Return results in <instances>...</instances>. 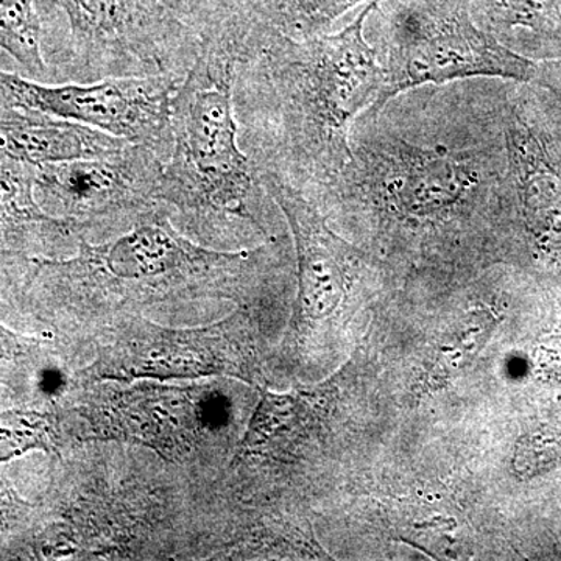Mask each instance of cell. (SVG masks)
Returning a JSON list of instances; mask_svg holds the SVG:
<instances>
[{
	"label": "cell",
	"mask_w": 561,
	"mask_h": 561,
	"mask_svg": "<svg viewBox=\"0 0 561 561\" xmlns=\"http://www.w3.org/2000/svg\"><path fill=\"white\" fill-rule=\"evenodd\" d=\"M479 27L531 61H561V0H472Z\"/></svg>",
	"instance_id": "ba28073f"
},
{
	"label": "cell",
	"mask_w": 561,
	"mask_h": 561,
	"mask_svg": "<svg viewBox=\"0 0 561 561\" xmlns=\"http://www.w3.org/2000/svg\"><path fill=\"white\" fill-rule=\"evenodd\" d=\"M367 27L383 84L378 110L402 92L430 84L493 79L534 83L540 65L479 27L472 0H376ZM367 111V110H365Z\"/></svg>",
	"instance_id": "3957f363"
},
{
	"label": "cell",
	"mask_w": 561,
	"mask_h": 561,
	"mask_svg": "<svg viewBox=\"0 0 561 561\" xmlns=\"http://www.w3.org/2000/svg\"><path fill=\"white\" fill-rule=\"evenodd\" d=\"M164 5L205 46L232 43L257 21L245 11V0H162Z\"/></svg>",
	"instance_id": "7c38bea8"
},
{
	"label": "cell",
	"mask_w": 561,
	"mask_h": 561,
	"mask_svg": "<svg viewBox=\"0 0 561 561\" xmlns=\"http://www.w3.org/2000/svg\"><path fill=\"white\" fill-rule=\"evenodd\" d=\"M69 221L51 219L35 195V168L0 161V242L22 241L25 236L61 232Z\"/></svg>",
	"instance_id": "30bf717a"
},
{
	"label": "cell",
	"mask_w": 561,
	"mask_h": 561,
	"mask_svg": "<svg viewBox=\"0 0 561 561\" xmlns=\"http://www.w3.org/2000/svg\"><path fill=\"white\" fill-rule=\"evenodd\" d=\"M375 2L339 32L295 38L257 25L236 66L242 149L311 203L345 171L351 128L382 90V65L365 35Z\"/></svg>",
	"instance_id": "6da1fadb"
},
{
	"label": "cell",
	"mask_w": 561,
	"mask_h": 561,
	"mask_svg": "<svg viewBox=\"0 0 561 561\" xmlns=\"http://www.w3.org/2000/svg\"><path fill=\"white\" fill-rule=\"evenodd\" d=\"M128 144L87 125L14 105L0 95V161L39 168L110 157Z\"/></svg>",
	"instance_id": "52a82bcc"
},
{
	"label": "cell",
	"mask_w": 561,
	"mask_h": 561,
	"mask_svg": "<svg viewBox=\"0 0 561 561\" xmlns=\"http://www.w3.org/2000/svg\"><path fill=\"white\" fill-rule=\"evenodd\" d=\"M238 55L202 46L197 61L172 99V151L164 162L158 201L201 232L247 221L271 194L239 139L234 110Z\"/></svg>",
	"instance_id": "7a4b0ae2"
},
{
	"label": "cell",
	"mask_w": 561,
	"mask_h": 561,
	"mask_svg": "<svg viewBox=\"0 0 561 561\" xmlns=\"http://www.w3.org/2000/svg\"><path fill=\"white\" fill-rule=\"evenodd\" d=\"M162 173L158 154L128 144L110 157L35 168V195L41 208L68 219L140 214L160 202Z\"/></svg>",
	"instance_id": "8992f818"
},
{
	"label": "cell",
	"mask_w": 561,
	"mask_h": 561,
	"mask_svg": "<svg viewBox=\"0 0 561 561\" xmlns=\"http://www.w3.org/2000/svg\"><path fill=\"white\" fill-rule=\"evenodd\" d=\"M49 0H0V51L32 80L49 77L46 60V22Z\"/></svg>",
	"instance_id": "9c48e42d"
},
{
	"label": "cell",
	"mask_w": 561,
	"mask_h": 561,
	"mask_svg": "<svg viewBox=\"0 0 561 561\" xmlns=\"http://www.w3.org/2000/svg\"><path fill=\"white\" fill-rule=\"evenodd\" d=\"M180 77H114L92 83H46L0 69V95L25 106L147 147L162 161L172 151V99Z\"/></svg>",
	"instance_id": "5b68a950"
},
{
	"label": "cell",
	"mask_w": 561,
	"mask_h": 561,
	"mask_svg": "<svg viewBox=\"0 0 561 561\" xmlns=\"http://www.w3.org/2000/svg\"><path fill=\"white\" fill-rule=\"evenodd\" d=\"M370 0H245L251 20L301 38L330 31L343 14Z\"/></svg>",
	"instance_id": "8fae6325"
},
{
	"label": "cell",
	"mask_w": 561,
	"mask_h": 561,
	"mask_svg": "<svg viewBox=\"0 0 561 561\" xmlns=\"http://www.w3.org/2000/svg\"><path fill=\"white\" fill-rule=\"evenodd\" d=\"M51 14L65 24L54 54L60 83L114 77L184 79L202 51L197 35L162 0H49Z\"/></svg>",
	"instance_id": "277c9868"
}]
</instances>
